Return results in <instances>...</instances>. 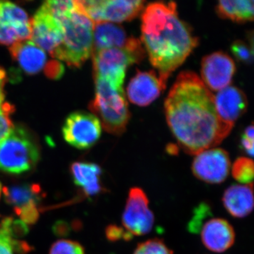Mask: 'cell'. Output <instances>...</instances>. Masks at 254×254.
Wrapping results in <instances>:
<instances>
[{"instance_id":"obj_37","label":"cell","mask_w":254,"mask_h":254,"mask_svg":"<svg viewBox=\"0 0 254 254\" xmlns=\"http://www.w3.org/2000/svg\"><path fill=\"white\" fill-rule=\"evenodd\" d=\"M246 153L250 155V156L254 157V141L253 142V144H252L251 149L249 150L248 151L246 152Z\"/></svg>"},{"instance_id":"obj_34","label":"cell","mask_w":254,"mask_h":254,"mask_svg":"<svg viewBox=\"0 0 254 254\" xmlns=\"http://www.w3.org/2000/svg\"><path fill=\"white\" fill-rule=\"evenodd\" d=\"M69 231L67 224L64 222H57L54 226V232L58 235H66Z\"/></svg>"},{"instance_id":"obj_2","label":"cell","mask_w":254,"mask_h":254,"mask_svg":"<svg viewBox=\"0 0 254 254\" xmlns=\"http://www.w3.org/2000/svg\"><path fill=\"white\" fill-rule=\"evenodd\" d=\"M151 64L168 80L198 45L188 23L179 17L177 4L150 3L141 15V38Z\"/></svg>"},{"instance_id":"obj_12","label":"cell","mask_w":254,"mask_h":254,"mask_svg":"<svg viewBox=\"0 0 254 254\" xmlns=\"http://www.w3.org/2000/svg\"><path fill=\"white\" fill-rule=\"evenodd\" d=\"M230 166V156L226 150L213 148L195 155L191 170L193 175L200 181L216 185L225 181Z\"/></svg>"},{"instance_id":"obj_11","label":"cell","mask_w":254,"mask_h":254,"mask_svg":"<svg viewBox=\"0 0 254 254\" xmlns=\"http://www.w3.org/2000/svg\"><path fill=\"white\" fill-rule=\"evenodd\" d=\"M31 38V19L14 3L0 1V44L11 46Z\"/></svg>"},{"instance_id":"obj_29","label":"cell","mask_w":254,"mask_h":254,"mask_svg":"<svg viewBox=\"0 0 254 254\" xmlns=\"http://www.w3.org/2000/svg\"><path fill=\"white\" fill-rule=\"evenodd\" d=\"M49 254H85V250L76 241L60 240L51 246Z\"/></svg>"},{"instance_id":"obj_28","label":"cell","mask_w":254,"mask_h":254,"mask_svg":"<svg viewBox=\"0 0 254 254\" xmlns=\"http://www.w3.org/2000/svg\"><path fill=\"white\" fill-rule=\"evenodd\" d=\"M212 215L211 208L208 203H200L193 212V215L188 224V230L190 233H199L203 227V220Z\"/></svg>"},{"instance_id":"obj_22","label":"cell","mask_w":254,"mask_h":254,"mask_svg":"<svg viewBox=\"0 0 254 254\" xmlns=\"http://www.w3.org/2000/svg\"><path fill=\"white\" fill-rule=\"evenodd\" d=\"M215 11L220 18L234 22L245 23L254 21V0L220 1Z\"/></svg>"},{"instance_id":"obj_19","label":"cell","mask_w":254,"mask_h":254,"mask_svg":"<svg viewBox=\"0 0 254 254\" xmlns=\"http://www.w3.org/2000/svg\"><path fill=\"white\" fill-rule=\"evenodd\" d=\"M11 58L16 62L23 72L29 75L38 73L44 70L48 58L44 50L33 41L18 42L9 47Z\"/></svg>"},{"instance_id":"obj_31","label":"cell","mask_w":254,"mask_h":254,"mask_svg":"<svg viewBox=\"0 0 254 254\" xmlns=\"http://www.w3.org/2000/svg\"><path fill=\"white\" fill-rule=\"evenodd\" d=\"M105 232L106 238L111 242H116L122 240L128 242L133 238V235L130 232L127 231L124 227L115 224L108 225Z\"/></svg>"},{"instance_id":"obj_15","label":"cell","mask_w":254,"mask_h":254,"mask_svg":"<svg viewBox=\"0 0 254 254\" xmlns=\"http://www.w3.org/2000/svg\"><path fill=\"white\" fill-rule=\"evenodd\" d=\"M167 81L154 71H138L127 86V98L133 104L147 106L166 88Z\"/></svg>"},{"instance_id":"obj_20","label":"cell","mask_w":254,"mask_h":254,"mask_svg":"<svg viewBox=\"0 0 254 254\" xmlns=\"http://www.w3.org/2000/svg\"><path fill=\"white\" fill-rule=\"evenodd\" d=\"M222 201L232 217L245 218L254 209V184L231 185L224 192Z\"/></svg>"},{"instance_id":"obj_21","label":"cell","mask_w":254,"mask_h":254,"mask_svg":"<svg viewBox=\"0 0 254 254\" xmlns=\"http://www.w3.org/2000/svg\"><path fill=\"white\" fill-rule=\"evenodd\" d=\"M129 38L124 28L116 23H95L93 53L112 48H123L126 46Z\"/></svg>"},{"instance_id":"obj_10","label":"cell","mask_w":254,"mask_h":254,"mask_svg":"<svg viewBox=\"0 0 254 254\" xmlns=\"http://www.w3.org/2000/svg\"><path fill=\"white\" fill-rule=\"evenodd\" d=\"M122 221L124 228L133 236H143L153 229L154 215L146 193L139 187H132L129 190Z\"/></svg>"},{"instance_id":"obj_5","label":"cell","mask_w":254,"mask_h":254,"mask_svg":"<svg viewBox=\"0 0 254 254\" xmlns=\"http://www.w3.org/2000/svg\"><path fill=\"white\" fill-rule=\"evenodd\" d=\"M94 81L95 97L90 103L89 110L105 131L117 136L123 134L130 120L123 87L101 78H94Z\"/></svg>"},{"instance_id":"obj_36","label":"cell","mask_w":254,"mask_h":254,"mask_svg":"<svg viewBox=\"0 0 254 254\" xmlns=\"http://www.w3.org/2000/svg\"><path fill=\"white\" fill-rule=\"evenodd\" d=\"M247 36L249 43H250L249 46H250L254 57V31H249L248 33H247Z\"/></svg>"},{"instance_id":"obj_18","label":"cell","mask_w":254,"mask_h":254,"mask_svg":"<svg viewBox=\"0 0 254 254\" xmlns=\"http://www.w3.org/2000/svg\"><path fill=\"white\" fill-rule=\"evenodd\" d=\"M200 237L203 245L208 250L222 253L235 243V232L233 227L225 219L213 218L203 225Z\"/></svg>"},{"instance_id":"obj_4","label":"cell","mask_w":254,"mask_h":254,"mask_svg":"<svg viewBox=\"0 0 254 254\" xmlns=\"http://www.w3.org/2000/svg\"><path fill=\"white\" fill-rule=\"evenodd\" d=\"M36 137L22 125L14 126L0 143V172L21 175L36 168L41 159Z\"/></svg>"},{"instance_id":"obj_17","label":"cell","mask_w":254,"mask_h":254,"mask_svg":"<svg viewBox=\"0 0 254 254\" xmlns=\"http://www.w3.org/2000/svg\"><path fill=\"white\" fill-rule=\"evenodd\" d=\"M69 173L73 183L85 198L98 196L107 191L103 182V170L98 164L73 162L70 165Z\"/></svg>"},{"instance_id":"obj_6","label":"cell","mask_w":254,"mask_h":254,"mask_svg":"<svg viewBox=\"0 0 254 254\" xmlns=\"http://www.w3.org/2000/svg\"><path fill=\"white\" fill-rule=\"evenodd\" d=\"M93 76L101 78L118 87H123L127 68L144 58L145 50L140 40L130 38L123 48L94 52Z\"/></svg>"},{"instance_id":"obj_26","label":"cell","mask_w":254,"mask_h":254,"mask_svg":"<svg viewBox=\"0 0 254 254\" xmlns=\"http://www.w3.org/2000/svg\"><path fill=\"white\" fill-rule=\"evenodd\" d=\"M133 254H173V252L163 240L155 238L138 244Z\"/></svg>"},{"instance_id":"obj_7","label":"cell","mask_w":254,"mask_h":254,"mask_svg":"<svg viewBox=\"0 0 254 254\" xmlns=\"http://www.w3.org/2000/svg\"><path fill=\"white\" fill-rule=\"evenodd\" d=\"M82 11L93 23H118L131 21L144 9L140 0H83L78 1Z\"/></svg>"},{"instance_id":"obj_8","label":"cell","mask_w":254,"mask_h":254,"mask_svg":"<svg viewBox=\"0 0 254 254\" xmlns=\"http://www.w3.org/2000/svg\"><path fill=\"white\" fill-rule=\"evenodd\" d=\"M4 200L14 213L28 226L35 225L40 218V203L45 194L38 184H20L2 189Z\"/></svg>"},{"instance_id":"obj_1","label":"cell","mask_w":254,"mask_h":254,"mask_svg":"<svg viewBox=\"0 0 254 254\" xmlns=\"http://www.w3.org/2000/svg\"><path fill=\"white\" fill-rule=\"evenodd\" d=\"M168 126L180 148L195 155L222 143L231 130L219 120L212 92L193 71H182L165 102Z\"/></svg>"},{"instance_id":"obj_9","label":"cell","mask_w":254,"mask_h":254,"mask_svg":"<svg viewBox=\"0 0 254 254\" xmlns=\"http://www.w3.org/2000/svg\"><path fill=\"white\" fill-rule=\"evenodd\" d=\"M63 133L65 141L71 146L80 150L88 149L99 140L102 125L93 114L75 112L65 120Z\"/></svg>"},{"instance_id":"obj_3","label":"cell","mask_w":254,"mask_h":254,"mask_svg":"<svg viewBox=\"0 0 254 254\" xmlns=\"http://www.w3.org/2000/svg\"><path fill=\"white\" fill-rule=\"evenodd\" d=\"M77 1V9L57 19L63 29V42L52 57L71 68L81 67L92 56L93 49L94 23Z\"/></svg>"},{"instance_id":"obj_35","label":"cell","mask_w":254,"mask_h":254,"mask_svg":"<svg viewBox=\"0 0 254 254\" xmlns=\"http://www.w3.org/2000/svg\"><path fill=\"white\" fill-rule=\"evenodd\" d=\"M242 135L251 141H254V125H251L247 127Z\"/></svg>"},{"instance_id":"obj_23","label":"cell","mask_w":254,"mask_h":254,"mask_svg":"<svg viewBox=\"0 0 254 254\" xmlns=\"http://www.w3.org/2000/svg\"><path fill=\"white\" fill-rule=\"evenodd\" d=\"M28 231V225L20 219L6 217L0 221V233L11 241L15 252L18 254H26L33 250L27 242L20 240L26 236Z\"/></svg>"},{"instance_id":"obj_38","label":"cell","mask_w":254,"mask_h":254,"mask_svg":"<svg viewBox=\"0 0 254 254\" xmlns=\"http://www.w3.org/2000/svg\"><path fill=\"white\" fill-rule=\"evenodd\" d=\"M1 190H2V187H1V182H0V197H1Z\"/></svg>"},{"instance_id":"obj_24","label":"cell","mask_w":254,"mask_h":254,"mask_svg":"<svg viewBox=\"0 0 254 254\" xmlns=\"http://www.w3.org/2000/svg\"><path fill=\"white\" fill-rule=\"evenodd\" d=\"M7 79L6 71L0 66V143L14 127L11 120L14 108L11 103L6 101L5 93V86Z\"/></svg>"},{"instance_id":"obj_27","label":"cell","mask_w":254,"mask_h":254,"mask_svg":"<svg viewBox=\"0 0 254 254\" xmlns=\"http://www.w3.org/2000/svg\"><path fill=\"white\" fill-rule=\"evenodd\" d=\"M43 6L53 15L55 19L61 18L68 13L77 9V1H47Z\"/></svg>"},{"instance_id":"obj_25","label":"cell","mask_w":254,"mask_h":254,"mask_svg":"<svg viewBox=\"0 0 254 254\" xmlns=\"http://www.w3.org/2000/svg\"><path fill=\"white\" fill-rule=\"evenodd\" d=\"M232 175L235 180L242 184L254 183V161L252 159L240 157L234 162Z\"/></svg>"},{"instance_id":"obj_16","label":"cell","mask_w":254,"mask_h":254,"mask_svg":"<svg viewBox=\"0 0 254 254\" xmlns=\"http://www.w3.org/2000/svg\"><path fill=\"white\" fill-rule=\"evenodd\" d=\"M214 99L219 120L232 131L235 123L247 112V95L237 87L229 86L214 95Z\"/></svg>"},{"instance_id":"obj_30","label":"cell","mask_w":254,"mask_h":254,"mask_svg":"<svg viewBox=\"0 0 254 254\" xmlns=\"http://www.w3.org/2000/svg\"><path fill=\"white\" fill-rule=\"evenodd\" d=\"M232 54L237 61L250 65L254 63V57L250 46L242 40L233 42L231 46Z\"/></svg>"},{"instance_id":"obj_33","label":"cell","mask_w":254,"mask_h":254,"mask_svg":"<svg viewBox=\"0 0 254 254\" xmlns=\"http://www.w3.org/2000/svg\"><path fill=\"white\" fill-rule=\"evenodd\" d=\"M14 252L11 241L0 233V254H14Z\"/></svg>"},{"instance_id":"obj_32","label":"cell","mask_w":254,"mask_h":254,"mask_svg":"<svg viewBox=\"0 0 254 254\" xmlns=\"http://www.w3.org/2000/svg\"><path fill=\"white\" fill-rule=\"evenodd\" d=\"M45 74L50 79L57 80L63 77L64 73V67L63 63L58 60L48 61L44 68Z\"/></svg>"},{"instance_id":"obj_13","label":"cell","mask_w":254,"mask_h":254,"mask_svg":"<svg viewBox=\"0 0 254 254\" xmlns=\"http://www.w3.org/2000/svg\"><path fill=\"white\" fill-rule=\"evenodd\" d=\"M235 71L236 65L231 57L215 52L202 60L200 79L210 91H220L230 86Z\"/></svg>"},{"instance_id":"obj_14","label":"cell","mask_w":254,"mask_h":254,"mask_svg":"<svg viewBox=\"0 0 254 254\" xmlns=\"http://www.w3.org/2000/svg\"><path fill=\"white\" fill-rule=\"evenodd\" d=\"M63 29L59 22L42 5L31 19L33 43L53 57L63 42Z\"/></svg>"}]
</instances>
